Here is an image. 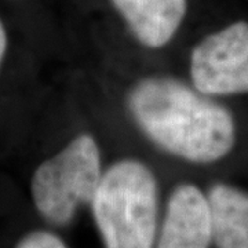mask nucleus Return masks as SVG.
<instances>
[{
  "mask_svg": "<svg viewBox=\"0 0 248 248\" xmlns=\"http://www.w3.org/2000/svg\"><path fill=\"white\" fill-rule=\"evenodd\" d=\"M127 107L142 133L175 157L210 164L234 148L236 122L231 110L181 80H140L128 93Z\"/></svg>",
  "mask_w": 248,
  "mask_h": 248,
  "instance_id": "f257e3e1",
  "label": "nucleus"
},
{
  "mask_svg": "<svg viewBox=\"0 0 248 248\" xmlns=\"http://www.w3.org/2000/svg\"><path fill=\"white\" fill-rule=\"evenodd\" d=\"M159 182L137 159L109 166L91 202L105 248H155L159 232Z\"/></svg>",
  "mask_w": 248,
  "mask_h": 248,
  "instance_id": "f03ea898",
  "label": "nucleus"
},
{
  "mask_svg": "<svg viewBox=\"0 0 248 248\" xmlns=\"http://www.w3.org/2000/svg\"><path fill=\"white\" fill-rule=\"evenodd\" d=\"M101 152L91 134H79L45 160L32 177L37 213L54 226L69 225L81 205L91 204L102 178Z\"/></svg>",
  "mask_w": 248,
  "mask_h": 248,
  "instance_id": "7ed1b4c3",
  "label": "nucleus"
},
{
  "mask_svg": "<svg viewBox=\"0 0 248 248\" xmlns=\"http://www.w3.org/2000/svg\"><path fill=\"white\" fill-rule=\"evenodd\" d=\"M190 78L208 97L248 93V22H233L199 42L190 55Z\"/></svg>",
  "mask_w": 248,
  "mask_h": 248,
  "instance_id": "20e7f679",
  "label": "nucleus"
},
{
  "mask_svg": "<svg viewBox=\"0 0 248 248\" xmlns=\"http://www.w3.org/2000/svg\"><path fill=\"white\" fill-rule=\"evenodd\" d=\"M211 244L207 195L195 184H179L169 197L155 248H210Z\"/></svg>",
  "mask_w": 248,
  "mask_h": 248,
  "instance_id": "39448f33",
  "label": "nucleus"
},
{
  "mask_svg": "<svg viewBox=\"0 0 248 248\" xmlns=\"http://www.w3.org/2000/svg\"><path fill=\"white\" fill-rule=\"evenodd\" d=\"M134 37L148 48L169 45L182 25L187 0H110Z\"/></svg>",
  "mask_w": 248,
  "mask_h": 248,
  "instance_id": "423d86ee",
  "label": "nucleus"
},
{
  "mask_svg": "<svg viewBox=\"0 0 248 248\" xmlns=\"http://www.w3.org/2000/svg\"><path fill=\"white\" fill-rule=\"evenodd\" d=\"M205 195L215 248H248V192L217 182Z\"/></svg>",
  "mask_w": 248,
  "mask_h": 248,
  "instance_id": "0eeeda50",
  "label": "nucleus"
},
{
  "mask_svg": "<svg viewBox=\"0 0 248 248\" xmlns=\"http://www.w3.org/2000/svg\"><path fill=\"white\" fill-rule=\"evenodd\" d=\"M16 248H69L66 243L48 231H35L28 233L18 241Z\"/></svg>",
  "mask_w": 248,
  "mask_h": 248,
  "instance_id": "6e6552de",
  "label": "nucleus"
},
{
  "mask_svg": "<svg viewBox=\"0 0 248 248\" xmlns=\"http://www.w3.org/2000/svg\"><path fill=\"white\" fill-rule=\"evenodd\" d=\"M6 50H7V32H6L3 21L0 19V65L3 62Z\"/></svg>",
  "mask_w": 248,
  "mask_h": 248,
  "instance_id": "1a4fd4ad",
  "label": "nucleus"
}]
</instances>
